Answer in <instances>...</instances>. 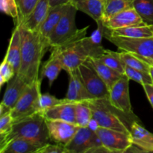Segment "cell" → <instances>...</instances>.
<instances>
[{"label": "cell", "mask_w": 153, "mask_h": 153, "mask_svg": "<svg viewBox=\"0 0 153 153\" xmlns=\"http://www.w3.org/2000/svg\"><path fill=\"white\" fill-rule=\"evenodd\" d=\"M21 34V62L19 71L16 73L22 76L28 84L40 79V64L46 51L49 49L38 31L26 29L19 24Z\"/></svg>", "instance_id": "obj_1"}, {"label": "cell", "mask_w": 153, "mask_h": 153, "mask_svg": "<svg viewBox=\"0 0 153 153\" xmlns=\"http://www.w3.org/2000/svg\"><path fill=\"white\" fill-rule=\"evenodd\" d=\"M0 137V148L16 138L26 139L40 146H44L50 141L46 120L41 111L13 123L11 130Z\"/></svg>", "instance_id": "obj_2"}, {"label": "cell", "mask_w": 153, "mask_h": 153, "mask_svg": "<svg viewBox=\"0 0 153 153\" xmlns=\"http://www.w3.org/2000/svg\"><path fill=\"white\" fill-rule=\"evenodd\" d=\"M93 114L100 127L117 130L131 134V126L134 121H139L135 114L131 115L114 107L108 99H94L88 100Z\"/></svg>", "instance_id": "obj_3"}, {"label": "cell", "mask_w": 153, "mask_h": 153, "mask_svg": "<svg viewBox=\"0 0 153 153\" xmlns=\"http://www.w3.org/2000/svg\"><path fill=\"white\" fill-rule=\"evenodd\" d=\"M52 51L59 55L66 72L76 70L90 58H97L106 49L102 44L97 43L91 37H83L71 43L53 48Z\"/></svg>", "instance_id": "obj_4"}, {"label": "cell", "mask_w": 153, "mask_h": 153, "mask_svg": "<svg viewBox=\"0 0 153 153\" xmlns=\"http://www.w3.org/2000/svg\"><path fill=\"white\" fill-rule=\"evenodd\" d=\"M78 10L72 2L69 3L65 12L49 38L51 49L71 43L86 37L89 25L83 28L76 27V16Z\"/></svg>", "instance_id": "obj_5"}, {"label": "cell", "mask_w": 153, "mask_h": 153, "mask_svg": "<svg viewBox=\"0 0 153 153\" xmlns=\"http://www.w3.org/2000/svg\"><path fill=\"white\" fill-rule=\"evenodd\" d=\"M42 81L40 79L29 84L17 102L10 110L13 123L40 111V97Z\"/></svg>", "instance_id": "obj_6"}, {"label": "cell", "mask_w": 153, "mask_h": 153, "mask_svg": "<svg viewBox=\"0 0 153 153\" xmlns=\"http://www.w3.org/2000/svg\"><path fill=\"white\" fill-rule=\"evenodd\" d=\"M103 37L121 51L132 52L153 67V37L143 38H128L114 37L103 32Z\"/></svg>", "instance_id": "obj_7"}, {"label": "cell", "mask_w": 153, "mask_h": 153, "mask_svg": "<svg viewBox=\"0 0 153 153\" xmlns=\"http://www.w3.org/2000/svg\"><path fill=\"white\" fill-rule=\"evenodd\" d=\"M78 75L94 99L108 98L109 89L88 59L76 68Z\"/></svg>", "instance_id": "obj_8"}, {"label": "cell", "mask_w": 153, "mask_h": 153, "mask_svg": "<svg viewBox=\"0 0 153 153\" xmlns=\"http://www.w3.org/2000/svg\"><path fill=\"white\" fill-rule=\"evenodd\" d=\"M103 146L97 132L89 127H80L74 137L64 147L67 153H93Z\"/></svg>", "instance_id": "obj_9"}, {"label": "cell", "mask_w": 153, "mask_h": 153, "mask_svg": "<svg viewBox=\"0 0 153 153\" xmlns=\"http://www.w3.org/2000/svg\"><path fill=\"white\" fill-rule=\"evenodd\" d=\"M96 132L103 146L110 152H126L133 144L131 135L122 131L99 127Z\"/></svg>", "instance_id": "obj_10"}, {"label": "cell", "mask_w": 153, "mask_h": 153, "mask_svg": "<svg viewBox=\"0 0 153 153\" xmlns=\"http://www.w3.org/2000/svg\"><path fill=\"white\" fill-rule=\"evenodd\" d=\"M129 81L128 78L123 75L110 89L108 99L118 110L134 115L129 96Z\"/></svg>", "instance_id": "obj_11"}, {"label": "cell", "mask_w": 153, "mask_h": 153, "mask_svg": "<svg viewBox=\"0 0 153 153\" xmlns=\"http://www.w3.org/2000/svg\"><path fill=\"white\" fill-rule=\"evenodd\" d=\"M50 141L65 146L73 139L80 126L63 120H46Z\"/></svg>", "instance_id": "obj_12"}, {"label": "cell", "mask_w": 153, "mask_h": 153, "mask_svg": "<svg viewBox=\"0 0 153 153\" xmlns=\"http://www.w3.org/2000/svg\"><path fill=\"white\" fill-rule=\"evenodd\" d=\"M102 25L107 29L115 30L132 25H143L146 24L143 22L142 18L134 7H131L102 21Z\"/></svg>", "instance_id": "obj_13"}, {"label": "cell", "mask_w": 153, "mask_h": 153, "mask_svg": "<svg viewBox=\"0 0 153 153\" xmlns=\"http://www.w3.org/2000/svg\"><path fill=\"white\" fill-rule=\"evenodd\" d=\"M28 85L29 84L25 80V79L18 73H16V75L7 83V88L3 96L1 104L8 108L12 109L25 92Z\"/></svg>", "instance_id": "obj_14"}, {"label": "cell", "mask_w": 153, "mask_h": 153, "mask_svg": "<svg viewBox=\"0 0 153 153\" xmlns=\"http://www.w3.org/2000/svg\"><path fill=\"white\" fill-rule=\"evenodd\" d=\"M67 73L69 75V86L65 98L70 102L94 100V98L88 92L79 78L76 69L68 71Z\"/></svg>", "instance_id": "obj_15"}, {"label": "cell", "mask_w": 153, "mask_h": 153, "mask_svg": "<svg viewBox=\"0 0 153 153\" xmlns=\"http://www.w3.org/2000/svg\"><path fill=\"white\" fill-rule=\"evenodd\" d=\"M68 4H60V5L55 6V7H50L47 16H46L43 22L40 25L38 31H37L40 34L41 38L43 39L45 44L49 48H50L49 44V37H50L51 34L56 27L57 24L58 23L59 20L61 19V16H63V14L65 12Z\"/></svg>", "instance_id": "obj_16"}, {"label": "cell", "mask_w": 153, "mask_h": 153, "mask_svg": "<svg viewBox=\"0 0 153 153\" xmlns=\"http://www.w3.org/2000/svg\"><path fill=\"white\" fill-rule=\"evenodd\" d=\"M130 135L133 144L140 148L143 152H153V133L142 126L139 121L132 123Z\"/></svg>", "instance_id": "obj_17"}, {"label": "cell", "mask_w": 153, "mask_h": 153, "mask_svg": "<svg viewBox=\"0 0 153 153\" xmlns=\"http://www.w3.org/2000/svg\"><path fill=\"white\" fill-rule=\"evenodd\" d=\"M72 3L78 10L84 12L94 19L97 25L102 23L105 0H74Z\"/></svg>", "instance_id": "obj_18"}, {"label": "cell", "mask_w": 153, "mask_h": 153, "mask_svg": "<svg viewBox=\"0 0 153 153\" xmlns=\"http://www.w3.org/2000/svg\"><path fill=\"white\" fill-rule=\"evenodd\" d=\"M75 102H66L43 111L46 120H63L76 123Z\"/></svg>", "instance_id": "obj_19"}, {"label": "cell", "mask_w": 153, "mask_h": 153, "mask_svg": "<svg viewBox=\"0 0 153 153\" xmlns=\"http://www.w3.org/2000/svg\"><path fill=\"white\" fill-rule=\"evenodd\" d=\"M102 31L103 32L114 37H128V38H143V37H153L152 25H132V26L115 30H108L103 26Z\"/></svg>", "instance_id": "obj_20"}, {"label": "cell", "mask_w": 153, "mask_h": 153, "mask_svg": "<svg viewBox=\"0 0 153 153\" xmlns=\"http://www.w3.org/2000/svg\"><path fill=\"white\" fill-rule=\"evenodd\" d=\"M50 9L49 0H39L35 8L30 16L22 23H19L26 29L37 31Z\"/></svg>", "instance_id": "obj_21"}, {"label": "cell", "mask_w": 153, "mask_h": 153, "mask_svg": "<svg viewBox=\"0 0 153 153\" xmlns=\"http://www.w3.org/2000/svg\"><path fill=\"white\" fill-rule=\"evenodd\" d=\"M21 34L19 27L16 25L14 29L12 31L11 37L9 41L8 48L4 58L14 67L16 73L19 71L21 62Z\"/></svg>", "instance_id": "obj_22"}, {"label": "cell", "mask_w": 153, "mask_h": 153, "mask_svg": "<svg viewBox=\"0 0 153 153\" xmlns=\"http://www.w3.org/2000/svg\"><path fill=\"white\" fill-rule=\"evenodd\" d=\"M63 70L64 67L59 55L52 50L49 60L46 61L42 67L40 79L42 81L45 78L47 79L49 81V86L51 88Z\"/></svg>", "instance_id": "obj_23"}, {"label": "cell", "mask_w": 153, "mask_h": 153, "mask_svg": "<svg viewBox=\"0 0 153 153\" xmlns=\"http://www.w3.org/2000/svg\"><path fill=\"white\" fill-rule=\"evenodd\" d=\"M88 61L95 68L102 79L104 81L109 91L112 88V86L124 75L111 68L97 58H88Z\"/></svg>", "instance_id": "obj_24"}, {"label": "cell", "mask_w": 153, "mask_h": 153, "mask_svg": "<svg viewBox=\"0 0 153 153\" xmlns=\"http://www.w3.org/2000/svg\"><path fill=\"white\" fill-rule=\"evenodd\" d=\"M43 146L24 138L10 140L5 146L0 148L1 153H37Z\"/></svg>", "instance_id": "obj_25"}, {"label": "cell", "mask_w": 153, "mask_h": 153, "mask_svg": "<svg viewBox=\"0 0 153 153\" xmlns=\"http://www.w3.org/2000/svg\"><path fill=\"white\" fill-rule=\"evenodd\" d=\"M76 124L80 127H87L93 118L91 108L87 101L75 102Z\"/></svg>", "instance_id": "obj_26"}, {"label": "cell", "mask_w": 153, "mask_h": 153, "mask_svg": "<svg viewBox=\"0 0 153 153\" xmlns=\"http://www.w3.org/2000/svg\"><path fill=\"white\" fill-rule=\"evenodd\" d=\"M131 7H133V0H105L103 21Z\"/></svg>", "instance_id": "obj_27"}, {"label": "cell", "mask_w": 153, "mask_h": 153, "mask_svg": "<svg viewBox=\"0 0 153 153\" xmlns=\"http://www.w3.org/2000/svg\"><path fill=\"white\" fill-rule=\"evenodd\" d=\"M133 7L145 24L153 25V0H133Z\"/></svg>", "instance_id": "obj_28"}, {"label": "cell", "mask_w": 153, "mask_h": 153, "mask_svg": "<svg viewBox=\"0 0 153 153\" xmlns=\"http://www.w3.org/2000/svg\"><path fill=\"white\" fill-rule=\"evenodd\" d=\"M99 60L110 67L111 68L117 70L119 73L124 74L125 73L126 64L122 61L118 55V52H113V51L106 49L105 52L97 57Z\"/></svg>", "instance_id": "obj_29"}, {"label": "cell", "mask_w": 153, "mask_h": 153, "mask_svg": "<svg viewBox=\"0 0 153 153\" xmlns=\"http://www.w3.org/2000/svg\"><path fill=\"white\" fill-rule=\"evenodd\" d=\"M118 55L126 66L149 73L150 65H149L147 63L145 62L143 59H141L135 54L127 51H122V52H118Z\"/></svg>", "instance_id": "obj_30"}, {"label": "cell", "mask_w": 153, "mask_h": 153, "mask_svg": "<svg viewBox=\"0 0 153 153\" xmlns=\"http://www.w3.org/2000/svg\"><path fill=\"white\" fill-rule=\"evenodd\" d=\"M19 9V17L16 24L22 23L30 16L35 8L39 0H16Z\"/></svg>", "instance_id": "obj_31"}, {"label": "cell", "mask_w": 153, "mask_h": 153, "mask_svg": "<svg viewBox=\"0 0 153 153\" xmlns=\"http://www.w3.org/2000/svg\"><path fill=\"white\" fill-rule=\"evenodd\" d=\"M124 75H126L129 80L134 81V82L141 85L142 86L143 85H146V84H152V81L149 73L137 70V69L132 68V67H128V66L126 65Z\"/></svg>", "instance_id": "obj_32"}, {"label": "cell", "mask_w": 153, "mask_h": 153, "mask_svg": "<svg viewBox=\"0 0 153 153\" xmlns=\"http://www.w3.org/2000/svg\"><path fill=\"white\" fill-rule=\"evenodd\" d=\"M70 102L67 99H58L54 96L49 94H43L40 95V111L46 110L48 108L63 104V103Z\"/></svg>", "instance_id": "obj_33"}, {"label": "cell", "mask_w": 153, "mask_h": 153, "mask_svg": "<svg viewBox=\"0 0 153 153\" xmlns=\"http://www.w3.org/2000/svg\"><path fill=\"white\" fill-rule=\"evenodd\" d=\"M14 67L10 63L4 58L0 67V86L7 83L16 75Z\"/></svg>", "instance_id": "obj_34"}, {"label": "cell", "mask_w": 153, "mask_h": 153, "mask_svg": "<svg viewBox=\"0 0 153 153\" xmlns=\"http://www.w3.org/2000/svg\"><path fill=\"white\" fill-rule=\"evenodd\" d=\"M0 8L4 13L16 22L19 17V9L16 0H0Z\"/></svg>", "instance_id": "obj_35"}, {"label": "cell", "mask_w": 153, "mask_h": 153, "mask_svg": "<svg viewBox=\"0 0 153 153\" xmlns=\"http://www.w3.org/2000/svg\"><path fill=\"white\" fill-rule=\"evenodd\" d=\"M13 120L10 111L0 116V136L7 134L11 130Z\"/></svg>", "instance_id": "obj_36"}, {"label": "cell", "mask_w": 153, "mask_h": 153, "mask_svg": "<svg viewBox=\"0 0 153 153\" xmlns=\"http://www.w3.org/2000/svg\"><path fill=\"white\" fill-rule=\"evenodd\" d=\"M37 153H67V152L66 148L61 145L48 143L42 146Z\"/></svg>", "instance_id": "obj_37"}, {"label": "cell", "mask_w": 153, "mask_h": 153, "mask_svg": "<svg viewBox=\"0 0 153 153\" xmlns=\"http://www.w3.org/2000/svg\"><path fill=\"white\" fill-rule=\"evenodd\" d=\"M143 88L146 93L148 100L153 108V85L152 84H146V85H143Z\"/></svg>", "instance_id": "obj_38"}, {"label": "cell", "mask_w": 153, "mask_h": 153, "mask_svg": "<svg viewBox=\"0 0 153 153\" xmlns=\"http://www.w3.org/2000/svg\"><path fill=\"white\" fill-rule=\"evenodd\" d=\"M73 1L74 0H49V3H50V7H52L60 5V4H68V3L73 2Z\"/></svg>", "instance_id": "obj_39"}, {"label": "cell", "mask_w": 153, "mask_h": 153, "mask_svg": "<svg viewBox=\"0 0 153 153\" xmlns=\"http://www.w3.org/2000/svg\"><path fill=\"white\" fill-rule=\"evenodd\" d=\"M149 74H150L151 79H152V85H153V67L152 66H150V67H149Z\"/></svg>", "instance_id": "obj_40"}, {"label": "cell", "mask_w": 153, "mask_h": 153, "mask_svg": "<svg viewBox=\"0 0 153 153\" xmlns=\"http://www.w3.org/2000/svg\"><path fill=\"white\" fill-rule=\"evenodd\" d=\"M152 28H153V25H152Z\"/></svg>", "instance_id": "obj_41"}, {"label": "cell", "mask_w": 153, "mask_h": 153, "mask_svg": "<svg viewBox=\"0 0 153 153\" xmlns=\"http://www.w3.org/2000/svg\"></svg>", "instance_id": "obj_42"}]
</instances>
